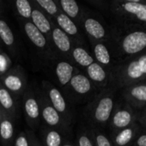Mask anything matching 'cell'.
Wrapping results in <instances>:
<instances>
[{"mask_svg": "<svg viewBox=\"0 0 146 146\" xmlns=\"http://www.w3.org/2000/svg\"><path fill=\"white\" fill-rule=\"evenodd\" d=\"M110 50L118 63L146 51V30L116 27L110 33Z\"/></svg>", "mask_w": 146, "mask_h": 146, "instance_id": "cell-1", "label": "cell"}, {"mask_svg": "<svg viewBox=\"0 0 146 146\" xmlns=\"http://www.w3.org/2000/svg\"><path fill=\"white\" fill-rule=\"evenodd\" d=\"M83 27L91 42H104L109 43L110 33L107 27L98 19L90 15H82Z\"/></svg>", "mask_w": 146, "mask_h": 146, "instance_id": "cell-9", "label": "cell"}, {"mask_svg": "<svg viewBox=\"0 0 146 146\" xmlns=\"http://www.w3.org/2000/svg\"><path fill=\"white\" fill-rule=\"evenodd\" d=\"M52 21V33L50 41L52 43L54 48L60 53L65 60H71V53L73 46L75 45L71 38L65 34Z\"/></svg>", "mask_w": 146, "mask_h": 146, "instance_id": "cell-13", "label": "cell"}, {"mask_svg": "<svg viewBox=\"0 0 146 146\" xmlns=\"http://www.w3.org/2000/svg\"><path fill=\"white\" fill-rule=\"evenodd\" d=\"M2 112H3V110L0 107V121H1V119H2Z\"/></svg>", "mask_w": 146, "mask_h": 146, "instance_id": "cell-37", "label": "cell"}, {"mask_svg": "<svg viewBox=\"0 0 146 146\" xmlns=\"http://www.w3.org/2000/svg\"><path fill=\"white\" fill-rule=\"evenodd\" d=\"M59 9L66 16L71 19L75 23L81 21L83 14L78 3L75 0H59L58 1Z\"/></svg>", "mask_w": 146, "mask_h": 146, "instance_id": "cell-24", "label": "cell"}, {"mask_svg": "<svg viewBox=\"0 0 146 146\" xmlns=\"http://www.w3.org/2000/svg\"><path fill=\"white\" fill-rule=\"evenodd\" d=\"M137 123L140 126V127H143L144 130H146V108L138 111Z\"/></svg>", "mask_w": 146, "mask_h": 146, "instance_id": "cell-34", "label": "cell"}, {"mask_svg": "<svg viewBox=\"0 0 146 146\" xmlns=\"http://www.w3.org/2000/svg\"><path fill=\"white\" fill-rule=\"evenodd\" d=\"M15 9L20 16L26 19L27 21L31 20V14H32V4L30 1L28 0H16L15 2Z\"/></svg>", "mask_w": 146, "mask_h": 146, "instance_id": "cell-29", "label": "cell"}, {"mask_svg": "<svg viewBox=\"0 0 146 146\" xmlns=\"http://www.w3.org/2000/svg\"><path fill=\"white\" fill-rule=\"evenodd\" d=\"M89 133L95 146H114L111 139L105 133H103L101 129L91 127V128L89 130Z\"/></svg>", "mask_w": 146, "mask_h": 146, "instance_id": "cell-28", "label": "cell"}, {"mask_svg": "<svg viewBox=\"0 0 146 146\" xmlns=\"http://www.w3.org/2000/svg\"><path fill=\"white\" fill-rule=\"evenodd\" d=\"M27 135H28V138L29 139V144L30 146H43L41 142L35 137V135L34 134L33 132H27Z\"/></svg>", "mask_w": 146, "mask_h": 146, "instance_id": "cell-35", "label": "cell"}, {"mask_svg": "<svg viewBox=\"0 0 146 146\" xmlns=\"http://www.w3.org/2000/svg\"><path fill=\"white\" fill-rule=\"evenodd\" d=\"M0 45H1V44H0Z\"/></svg>", "mask_w": 146, "mask_h": 146, "instance_id": "cell-39", "label": "cell"}, {"mask_svg": "<svg viewBox=\"0 0 146 146\" xmlns=\"http://www.w3.org/2000/svg\"><path fill=\"white\" fill-rule=\"evenodd\" d=\"M137 118L138 111L121 99L115 103L108 125L112 133H114L137 123Z\"/></svg>", "mask_w": 146, "mask_h": 146, "instance_id": "cell-5", "label": "cell"}, {"mask_svg": "<svg viewBox=\"0 0 146 146\" xmlns=\"http://www.w3.org/2000/svg\"><path fill=\"white\" fill-rule=\"evenodd\" d=\"M42 87L44 94L47 97L53 108L60 114V115L65 119L66 122L71 124L72 115L71 110H69L65 96L57 87L46 80L42 82Z\"/></svg>", "mask_w": 146, "mask_h": 146, "instance_id": "cell-8", "label": "cell"}, {"mask_svg": "<svg viewBox=\"0 0 146 146\" xmlns=\"http://www.w3.org/2000/svg\"><path fill=\"white\" fill-rule=\"evenodd\" d=\"M133 146H146V130H140Z\"/></svg>", "mask_w": 146, "mask_h": 146, "instance_id": "cell-33", "label": "cell"}, {"mask_svg": "<svg viewBox=\"0 0 146 146\" xmlns=\"http://www.w3.org/2000/svg\"><path fill=\"white\" fill-rule=\"evenodd\" d=\"M93 46V54L95 62L105 68L109 73L114 68L112 61V53L108 45L104 42H91Z\"/></svg>", "mask_w": 146, "mask_h": 146, "instance_id": "cell-18", "label": "cell"}, {"mask_svg": "<svg viewBox=\"0 0 146 146\" xmlns=\"http://www.w3.org/2000/svg\"><path fill=\"white\" fill-rule=\"evenodd\" d=\"M0 5H1V2H0ZM0 8H1V7H0Z\"/></svg>", "mask_w": 146, "mask_h": 146, "instance_id": "cell-38", "label": "cell"}, {"mask_svg": "<svg viewBox=\"0 0 146 146\" xmlns=\"http://www.w3.org/2000/svg\"><path fill=\"white\" fill-rule=\"evenodd\" d=\"M61 146H74L73 145H71V143H69V142H63V144H62V145Z\"/></svg>", "mask_w": 146, "mask_h": 146, "instance_id": "cell-36", "label": "cell"}, {"mask_svg": "<svg viewBox=\"0 0 146 146\" xmlns=\"http://www.w3.org/2000/svg\"><path fill=\"white\" fill-rule=\"evenodd\" d=\"M71 61L82 68H87L95 62L93 56L82 45L75 44L71 53Z\"/></svg>", "mask_w": 146, "mask_h": 146, "instance_id": "cell-23", "label": "cell"}, {"mask_svg": "<svg viewBox=\"0 0 146 146\" xmlns=\"http://www.w3.org/2000/svg\"><path fill=\"white\" fill-rule=\"evenodd\" d=\"M53 22L71 38L75 44L82 45L83 44V38L79 32L77 23H75L71 19L61 12V10L54 19Z\"/></svg>", "mask_w": 146, "mask_h": 146, "instance_id": "cell-15", "label": "cell"}, {"mask_svg": "<svg viewBox=\"0 0 146 146\" xmlns=\"http://www.w3.org/2000/svg\"><path fill=\"white\" fill-rule=\"evenodd\" d=\"M87 77L94 84L99 92L110 86V73L96 62H93L86 68Z\"/></svg>", "mask_w": 146, "mask_h": 146, "instance_id": "cell-14", "label": "cell"}, {"mask_svg": "<svg viewBox=\"0 0 146 146\" xmlns=\"http://www.w3.org/2000/svg\"><path fill=\"white\" fill-rule=\"evenodd\" d=\"M40 117H42L44 122L48 127L57 129L58 131H68L70 124L65 121L60 114L53 108L47 97L44 92L37 95Z\"/></svg>", "mask_w": 146, "mask_h": 146, "instance_id": "cell-6", "label": "cell"}, {"mask_svg": "<svg viewBox=\"0 0 146 146\" xmlns=\"http://www.w3.org/2000/svg\"><path fill=\"white\" fill-rule=\"evenodd\" d=\"M22 102L26 121L32 129H34L38 127L40 118L37 94L31 89H26L22 95Z\"/></svg>", "mask_w": 146, "mask_h": 146, "instance_id": "cell-10", "label": "cell"}, {"mask_svg": "<svg viewBox=\"0 0 146 146\" xmlns=\"http://www.w3.org/2000/svg\"><path fill=\"white\" fill-rule=\"evenodd\" d=\"M14 131L13 119L3 110L0 121V141L4 146H10L14 138Z\"/></svg>", "mask_w": 146, "mask_h": 146, "instance_id": "cell-22", "label": "cell"}, {"mask_svg": "<svg viewBox=\"0 0 146 146\" xmlns=\"http://www.w3.org/2000/svg\"><path fill=\"white\" fill-rule=\"evenodd\" d=\"M15 146H30L27 133L21 132L15 139Z\"/></svg>", "mask_w": 146, "mask_h": 146, "instance_id": "cell-32", "label": "cell"}, {"mask_svg": "<svg viewBox=\"0 0 146 146\" xmlns=\"http://www.w3.org/2000/svg\"><path fill=\"white\" fill-rule=\"evenodd\" d=\"M0 41L8 47L12 52H14V45H15V37L14 34L7 24V22L0 16Z\"/></svg>", "mask_w": 146, "mask_h": 146, "instance_id": "cell-27", "label": "cell"}, {"mask_svg": "<svg viewBox=\"0 0 146 146\" xmlns=\"http://www.w3.org/2000/svg\"><path fill=\"white\" fill-rule=\"evenodd\" d=\"M111 82L116 89H123L146 80V51L114 66L110 73Z\"/></svg>", "mask_w": 146, "mask_h": 146, "instance_id": "cell-3", "label": "cell"}, {"mask_svg": "<svg viewBox=\"0 0 146 146\" xmlns=\"http://www.w3.org/2000/svg\"><path fill=\"white\" fill-rule=\"evenodd\" d=\"M65 87L68 88V91L71 92V94L81 98L89 97V95L94 98L98 93L96 92L97 89L94 84L90 81L87 75L81 72L75 74Z\"/></svg>", "mask_w": 146, "mask_h": 146, "instance_id": "cell-12", "label": "cell"}, {"mask_svg": "<svg viewBox=\"0 0 146 146\" xmlns=\"http://www.w3.org/2000/svg\"><path fill=\"white\" fill-rule=\"evenodd\" d=\"M79 69L75 67L71 62L65 59H61L54 66V74L58 80L59 84L62 87H65L72 77L78 74Z\"/></svg>", "mask_w": 146, "mask_h": 146, "instance_id": "cell-17", "label": "cell"}, {"mask_svg": "<svg viewBox=\"0 0 146 146\" xmlns=\"http://www.w3.org/2000/svg\"><path fill=\"white\" fill-rule=\"evenodd\" d=\"M113 86H108L100 91L88 104L86 115L92 127L102 128L108 125L115 105V91Z\"/></svg>", "mask_w": 146, "mask_h": 146, "instance_id": "cell-4", "label": "cell"}, {"mask_svg": "<svg viewBox=\"0 0 146 146\" xmlns=\"http://www.w3.org/2000/svg\"><path fill=\"white\" fill-rule=\"evenodd\" d=\"M31 3V1H30ZM32 4V14L30 21L36 27V28L50 41L51 33H52V21L47 18V16L40 11L34 4Z\"/></svg>", "mask_w": 146, "mask_h": 146, "instance_id": "cell-19", "label": "cell"}, {"mask_svg": "<svg viewBox=\"0 0 146 146\" xmlns=\"http://www.w3.org/2000/svg\"><path fill=\"white\" fill-rule=\"evenodd\" d=\"M23 29L27 37L35 47L42 50L46 48L48 43L47 38L36 28V27L30 21H27L23 23Z\"/></svg>", "mask_w": 146, "mask_h": 146, "instance_id": "cell-20", "label": "cell"}, {"mask_svg": "<svg viewBox=\"0 0 146 146\" xmlns=\"http://www.w3.org/2000/svg\"><path fill=\"white\" fill-rule=\"evenodd\" d=\"M108 8L117 27L146 30V0H114Z\"/></svg>", "mask_w": 146, "mask_h": 146, "instance_id": "cell-2", "label": "cell"}, {"mask_svg": "<svg viewBox=\"0 0 146 146\" xmlns=\"http://www.w3.org/2000/svg\"><path fill=\"white\" fill-rule=\"evenodd\" d=\"M0 107L1 109L10 116L11 119H15L17 111L16 99L14 96L3 86L0 82Z\"/></svg>", "mask_w": 146, "mask_h": 146, "instance_id": "cell-21", "label": "cell"}, {"mask_svg": "<svg viewBox=\"0 0 146 146\" xmlns=\"http://www.w3.org/2000/svg\"><path fill=\"white\" fill-rule=\"evenodd\" d=\"M0 82L15 99L22 97L27 89L26 76L20 66L10 68L6 74L1 76Z\"/></svg>", "mask_w": 146, "mask_h": 146, "instance_id": "cell-7", "label": "cell"}, {"mask_svg": "<svg viewBox=\"0 0 146 146\" xmlns=\"http://www.w3.org/2000/svg\"><path fill=\"white\" fill-rule=\"evenodd\" d=\"M31 3L34 4L45 15H47L53 20L60 12L58 2L53 0H32Z\"/></svg>", "mask_w": 146, "mask_h": 146, "instance_id": "cell-25", "label": "cell"}, {"mask_svg": "<svg viewBox=\"0 0 146 146\" xmlns=\"http://www.w3.org/2000/svg\"><path fill=\"white\" fill-rule=\"evenodd\" d=\"M122 99L132 108L140 111L146 108V80L122 89Z\"/></svg>", "mask_w": 146, "mask_h": 146, "instance_id": "cell-11", "label": "cell"}, {"mask_svg": "<svg viewBox=\"0 0 146 146\" xmlns=\"http://www.w3.org/2000/svg\"><path fill=\"white\" fill-rule=\"evenodd\" d=\"M10 59L4 52L0 50V77L6 74L10 69Z\"/></svg>", "mask_w": 146, "mask_h": 146, "instance_id": "cell-31", "label": "cell"}, {"mask_svg": "<svg viewBox=\"0 0 146 146\" xmlns=\"http://www.w3.org/2000/svg\"><path fill=\"white\" fill-rule=\"evenodd\" d=\"M141 127L135 123L126 128L112 133L111 142L114 146H133Z\"/></svg>", "mask_w": 146, "mask_h": 146, "instance_id": "cell-16", "label": "cell"}, {"mask_svg": "<svg viewBox=\"0 0 146 146\" xmlns=\"http://www.w3.org/2000/svg\"><path fill=\"white\" fill-rule=\"evenodd\" d=\"M77 146H95L89 130L81 131L77 137Z\"/></svg>", "mask_w": 146, "mask_h": 146, "instance_id": "cell-30", "label": "cell"}, {"mask_svg": "<svg viewBox=\"0 0 146 146\" xmlns=\"http://www.w3.org/2000/svg\"><path fill=\"white\" fill-rule=\"evenodd\" d=\"M63 136L59 131L51 127H46L42 134L43 146H61L63 144Z\"/></svg>", "mask_w": 146, "mask_h": 146, "instance_id": "cell-26", "label": "cell"}]
</instances>
